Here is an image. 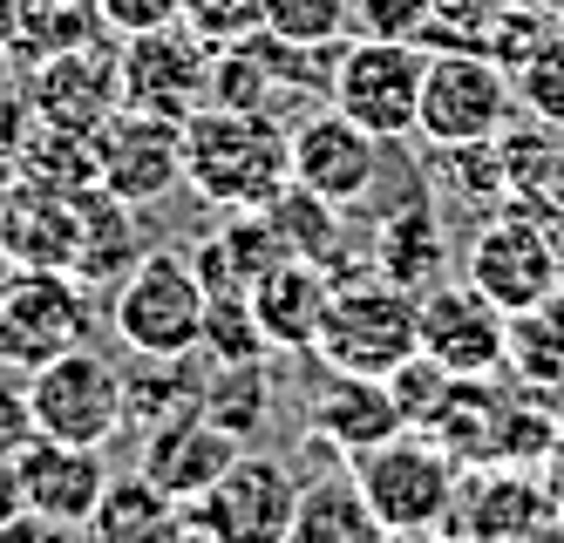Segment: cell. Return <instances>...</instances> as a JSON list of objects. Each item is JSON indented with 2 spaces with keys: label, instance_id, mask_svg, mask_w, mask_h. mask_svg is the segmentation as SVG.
Returning <instances> with one entry per match:
<instances>
[{
  "label": "cell",
  "instance_id": "obj_33",
  "mask_svg": "<svg viewBox=\"0 0 564 543\" xmlns=\"http://www.w3.org/2000/svg\"><path fill=\"white\" fill-rule=\"evenodd\" d=\"M197 354H205L212 367H231V360H265V333L252 319V292L246 300H212L205 313V340H197Z\"/></svg>",
  "mask_w": 564,
  "mask_h": 543
},
{
  "label": "cell",
  "instance_id": "obj_11",
  "mask_svg": "<svg viewBox=\"0 0 564 543\" xmlns=\"http://www.w3.org/2000/svg\"><path fill=\"white\" fill-rule=\"evenodd\" d=\"M28 109L55 122V130H75V137H96L102 122L123 109V41H75V48L34 62L28 75Z\"/></svg>",
  "mask_w": 564,
  "mask_h": 543
},
{
  "label": "cell",
  "instance_id": "obj_42",
  "mask_svg": "<svg viewBox=\"0 0 564 543\" xmlns=\"http://www.w3.org/2000/svg\"><path fill=\"white\" fill-rule=\"evenodd\" d=\"M551 503H557V523H564V448H557V469H551Z\"/></svg>",
  "mask_w": 564,
  "mask_h": 543
},
{
  "label": "cell",
  "instance_id": "obj_1",
  "mask_svg": "<svg viewBox=\"0 0 564 543\" xmlns=\"http://www.w3.org/2000/svg\"><path fill=\"white\" fill-rule=\"evenodd\" d=\"M286 116H246L205 102L184 122V184L212 211H265L293 184V150H286Z\"/></svg>",
  "mask_w": 564,
  "mask_h": 543
},
{
  "label": "cell",
  "instance_id": "obj_23",
  "mask_svg": "<svg viewBox=\"0 0 564 543\" xmlns=\"http://www.w3.org/2000/svg\"><path fill=\"white\" fill-rule=\"evenodd\" d=\"M75 211H83V245H75V279H83L89 292L96 285H123V272L143 259L137 245V204L109 197L102 184H89L83 197H75Z\"/></svg>",
  "mask_w": 564,
  "mask_h": 543
},
{
  "label": "cell",
  "instance_id": "obj_40",
  "mask_svg": "<svg viewBox=\"0 0 564 543\" xmlns=\"http://www.w3.org/2000/svg\"><path fill=\"white\" fill-rule=\"evenodd\" d=\"M544 225H551V245H557V265H564V197L544 191Z\"/></svg>",
  "mask_w": 564,
  "mask_h": 543
},
{
  "label": "cell",
  "instance_id": "obj_10",
  "mask_svg": "<svg viewBox=\"0 0 564 543\" xmlns=\"http://www.w3.org/2000/svg\"><path fill=\"white\" fill-rule=\"evenodd\" d=\"M300 510V476L279 455L246 448L238 463L191 503V530L205 543H286Z\"/></svg>",
  "mask_w": 564,
  "mask_h": 543
},
{
  "label": "cell",
  "instance_id": "obj_43",
  "mask_svg": "<svg viewBox=\"0 0 564 543\" xmlns=\"http://www.w3.org/2000/svg\"><path fill=\"white\" fill-rule=\"evenodd\" d=\"M8 75H14V55H8V48H0V89H8Z\"/></svg>",
  "mask_w": 564,
  "mask_h": 543
},
{
  "label": "cell",
  "instance_id": "obj_26",
  "mask_svg": "<svg viewBox=\"0 0 564 543\" xmlns=\"http://www.w3.org/2000/svg\"><path fill=\"white\" fill-rule=\"evenodd\" d=\"M557 517V503H551V482H531V476H510L503 463H497V476L482 482V489H469V536L476 543H523L531 530H544Z\"/></svg>",
  "mask_w": 564,
  "mask_h": 543
},
{
  "label": "cell",
  "instance_id": "obj_2",
  "mask_svg": "<svg viewBox=\"0 0 564 543\" xmlns=\"http://www.w3.org/2000/svg\"><path fill=\"white\" fill-rule=\"evenodd\" d=\"M205 313H212V292L197 279L191 252H171L156 245L143 252L123 285L109 292V333L123 340L137 360H184L205 340Z\"/></svg>",
  "mask_w": 564,
  "mask_h": 543
},
{
  "label": "cell",
  "instance_id": "obj_32",
  "mask_svg": "<svg viewBox=\"0 0 564 543\" xmlns=\"http://www.w3.org/2000/svg\"><path fill=\"white\" fill-rule=\"evenodd\" d=\"M510 75H517V109L564 137V28L544 41L538 55H523Z\"/></svg>",
  "mask_w": 564,
  "mask_h": 543
},
{
  "label": "cell",
  "instance_id": "obj_15",
  "mask_svg": "<svg viewBox=\"0 0 564 543\" xmlns=\"http://www.w3.org/2000/svg\"><path fill=\"white\" fill-rule=\"evenodd\" d=\"M286 150H293V184L313 191V197H327V204H340V211L360 204L375 191V177H381V137H368L334 102L300 116L286 130Z\"/></svg>",
  "mask_w": 564,
  "mask_h": 543
},
{
  "label": "cell",
  "instance_id": "obj_17",
  "mask_svg": "<svg viewBox=\"0 0 564 543\" xmlns=\"http://www.w3.org/2000/svg\"><path fill=\"white\" fill-rule=\"evenodd\" d=\"M238 455H246V442L225 435L218 422H205V414H171V422H156L143 428V455H137V469L156 482V489H171L177 503H197Z\"/></svg>",
  "mask_w": 564,
  "mask_h": 543
},
{
  "label": "cell",
  "instance_id": "obj_44",
  "mask_svg": "<svg viewBox=\"0 0 564 543\" xmlns=\"http://www.w3.org/2000/svg\"><path fill=\"white\" fill-rule=\"evenodd\" d=\"M557 422H564V408H557ZM557 448H564V435H557Z\"/></svg>",
  "mask_w": 564,
  "mask_h": 543
},
{
  "label": "cell",
  "instance_id": "obj_38",
  "mask_svg": "<svg viewBox=\"0 0 564 543\" xmlns=\"http://www.w3.org/2000/svg\"><path fill=\"white\" fill-rule=\"evenodd\" d=\"M0 543H83V530L48 523V517H34V510H14L8 523H0Z\"/></svg>",
  "mask_w": 564,
  "mask_h": 543
},
{
  "label": "cell",
  "instance_id": "obj_34",
  "mask_svg": "<svg viewBox=\"0 0 564 543\" xmlns=\"http://www.w3.org/2000/svg\"><path fill=\"white\" fill-rule=\"evenodd\" d=\"M177 21L205 41V48H231V41H252L265 28V8L259 0H184Z\"/></svg>",
  "mask_w": 564,
  "mask_h": 543
},
{
  "label": "cell",
  "instance_id": "obj_16",
  "mask_svg": "<svg viewBox=\"0 0 564 543\" xmlns=\"http://www.w3.org/2000/svg\"><path fill=\"white\" fill-rule=\"evenodd\" d=\"M14 482H21V510L83 530L89 510L102 503V489H109V463H102V448H75V442H55V435H28L14 448Z\"/></svg>",
  "mask_w": 564,
  "mask_h": 543
},
{
  "label": "cell",
  "instance_id": "obj_25",
  "mask_svg": "<svg viewBox=\"0 0 564 543\" xmlns=\"http://www.w3.org/2000/svg\"><path fill=\"white\" fill-rule=\"evenodd\" d=\"M89 34H102L96 0H0V48L14 62H48Z\"/></svg>",
  "mask_w": 564,
  "mask_h": 543
},
{
  "label": "cell",
  "instance_id": "obj_29",
  "mask_svg": "<svg viewBox=\"0 0 564 543\" xmlns=\"http://www.w3.org/2000/svg\"><path fill=\"white\" fill-rule=\"evenodd\" d=\"M265 218L279 225V238H286L293 259H313V265H327V272L340 265V252H347V218H340V204H327V197L286 184V191L265 204Z\"/></svg>",
  "mask_w": 564,
  "mask_h": 543
},
{
  "label": "cell",
  "instance_id": "obj_24",
  "mask_svg": "<svg viewBox=\"0 0 564 543\" xmlns=\"http://www.w3.org/2000/svg\"><path fill=\"white\" fill-rule=\"evenodd\" d=\"M286 543H394V536L381 530L375 503L360 496L354 469H340V476H319V482L300 489V510H293Z\"/></svg>",
  "mask_w": 564,
  "mask_h": 543
},
{
  "label": "cell",
  "instance_id": "obj_28",
  "mask_svg": "<svg viewBox=\"0 0 564 543\" xmlns=\"http://www.w3.org/2000/svg\"><path fill=\"white\" fill-rule=\"evenodd\" d=\"M510 381L564 401V292L510 319Z\"/></svg>",
  "mask_w": 564,
  "mask_h": 543
},
{
  "label": "cell",
  "instance_id": "obj_18",
  "mask_svg": "<svg viewBox=\"0 0 564 543\" xmlns=\"http://www.w3.org/2000/svg\"><path fill=\"white\" fill-rule=\"evenodd\" d=\"M75 245H83V211H75V197L21 177L8 191V204H0V259L28 265V272H68Z\"/></svg>",
  "mask_w": 564,
  "mask_h": 543
},
{
  "label": "cell",
  "instance_id": "obj_45",
  "mask_svg": "<svg viewBox=\"0 0 564 543\" xmlns=\"http://www.w3.org/2000/svg\"><path fill=\"white\" fill-rule=\"evenodd\" d=\"M557 28H564V0H557Z\"/></svg>",
  "mask_w": 564,
  "mask_h": 543
},
{
  "label": "cell",
  "instance_id": "obj_7",
  "mask_svg": "<svg viewBox=\"0 0 564 543\" xmlns=\"http://www.w3.org/2000/svg\"><path fill=\"white\" fill-rule=\"evenodd\" d=\"M28 422L34 435H55L75 448H109L130 428V401H123V367L96 347H75L48 367L28 373Z\"/></svg>",
  "mask_w": 564,
  "mask_h": 543
},
{
  "label": "cell",
  "instance_id": "obj_21",
  "mask_svg": "<svg viewBox=\"0 0 564 543\" xmlns=\"http://www.w3.org/2000/svg\"><path fill=\"white\" fill-rule=\"evenodd\" d=\"M401 428H409V414H401L394 388L368 381V373H334V381L319 388V401H313V435L327 448H340L347 463H360L368 448L394 442Z\"/></svg>",
  "mask_w": 564,
  "mask_h": 543
},
{
  "label": "cell",
  "instance_id": "obj_14",
  "mask_svg": "<svg viewBox=\"0 0 564 543\" xmlns=\"http://www.w3.org/2000/svg\"><path fill=\"white\" fill-rule=\"evenodd\" d=\"M123 102L150 109V116H171V122H191L212 102V48L184 21L123 34Z\"/></svg>",
  "mask_w": 564,
  "mask_h": 543
},
{
  "label": "cell",
  "instance_id": "obj_20",
  "mask_svg": "<svg viewBox=\"0 0 564 543\" xmlns=\"http://www.w3.org/2000/svg\"><path fill=\"white\" fill-rule=\"evenodd\" d=\"M368 265L388 279V285H401V292H435L442 279H449V225H442V211L429 197H415V204H394V211L375 225V238H368Z\"/></svg>",
  "mask_w": 564,
  "mask_h": 543
},
{
  "label": "cell",
  "instance_id": "obj_36",
  "mask_svg": "<svg viewBox=\"0 0 564 543\" xmlns=\"http://www.w3.org/2000/svg\"><path fill=\"white\" fill-rule=\"evenodd\" d=\"M503 0H435V21H429V48H482L497 28Z\"/></svg>",
  "mask_w": 564,
  "mask_h": 543
},
{
  "label": "cell",
  "instance_id": "obj_8",
  "mask_svg": "<svg viewBox=\"0 0 564 543\" xmlns=\"http://www.w3.org/2000/svg\"><path fill=\"white\" fill-rule=\"evenodd\" d=\"M75 347H89V285L75 272H28L14 265L0 279V367L21 381Z\"/></svg>",
  "mask_w": 564,
  "mask_h": 543
},
{
  "label": "cell",
  "instance_id": "obj_31",
  "mask_svg": "<svg viewBox=\"0 0 564 543\" xmlns=\"http://www.w3.org/2000/svg\"><path fill=\"white\" fill-rule=\"evenodd\" d=\"M184 360H143L137 373H123V401H130L137 428H156V422H171V414L197 408V388H205V381H184Z\"/></svg>",
  "mask_w": 564,
  "mask_h": 543
},
{
  "label": "cell",
  "instance_id": "obj_39",
  "mask_svg": "<svg viewBox=\"0 0 564 543\" xmlns=\"http://www.w3.org/2000/svg\"><path fill=\"white\" fill-rule=\"evenodd\" d=\"M21 510V482H14V455H0V523Z\"/></svg>",
  "mask_w": 564,
  "mask_h": 543
},
{
  "label": "cell",
  "instance_id": "obj_41",
  "mask_svg": "<svg viewBox=\"0 0 564 543\" xmlns=\"http://www.w3.org/2000/svg\"><path fill=\"white\" fill-rule=\"evenodd\" d=\"M14 184H21V156L0 143V204H8V191H14Z\"/></svg>",
  "mask_w": 564,
  "mask_h": 543
},
{
  "label": "cell",
  "instance_id": "obj_5",
  "mask_svg": "<svg viewBox=\"0 0 564 543\" xmlns=\"http://www.w3.org/2000/svg\"><path fill=\"white\" fill-rule=\"evenodd\" d=\"M354 482L375 503V517H381L388 536H429V530H442V523L456 517V496H463L456 455L442 448L435 435H422V428H401L394 442L368 448L354 463Z\"/></svg>",
  "mask_w": 564,
  "mask_h": 543
},
{
  "label": "cell",
  "instance_id": "obj_3",
  "mask_svg": "<svg viewBox=\"0 0 564 543\" xmlns=\"http://www.w3.org/2000/svg\"><path fill=\"white\" fill-rule=\"evenodd\" d=\"M319 367L327 373H368V381H388L401 360L422 354V300L415 292L375 279H334V300L327 319H319V340H313Z\"/></svg>",
  "mask_w": 564,
  "mask_h": 543
},
{
  "label": "cell",
  "instance_id": "obj_19",
  "mask_svg": "<svg viewBox=\"0 0 564 543\" xmlns=\"http://www.w3.org/2000/svg\"><path fill=\"white\" fill-rule=\"evenodd\" d=\"M327 300H334V272L313 259H279L272 272L252 279V319L272 354H313Z\"/></svg>",
  "mask_w": 564,
  "mask_h": 543
},
{
  "label": "cell",
  "instance_id": "obj_6",
  "mask_svg": "<svg viewBox=\"0 0 564 543\" xmlns=\"http://www.w3.org/2000/svg\"><path fill=\"white\" fill-rule=\"evenodd\" d=\"M517 122V75L482 55V48H429L422 75V109H415V137L435 150L456 143H490Z\"/></svg>",
  "mask_w": 564,
  "mask_h": 543
},
{
  "label": "cell",
  "instance_id": "obj_22",
  "mask_svg": "<svg viewBox=\"0 0 564 543\" xmlns=\"http://www.w3.org/2000/svg\"><path fill=\"white\" fill-rule=\"evenodd\" d=\"M83 530L89 543H191V503H177L171 489H156L143 469H130V476H109Z\"/></svg>",
  "mask_w": 564,
  "mask_h": 543
},
{
  "label": "cell",
  "instance_id": "obj_37",
  "mask_svg": "<svg viewBox=\"0 0 564 543\" xmlns=\"http://www.w3.org/2000/svg\"><path fill=\"white\" fill-rule=\"evenodd\" d=\"M184 0H96V21L109 34H143V28H171Z\"/></svg>",
  "mask_w": 564,
  "mask_h": 543
},
{
  "label": "cell",
  "instance_id": "obj_13",
  "mask_svg": "<svg viewBox=\"0 0 564 543\" xmlns=\"http://www.w3.org/2000/svg\"><path fill=\"white\" fill-rule=\"evenodd\" d=\"M422 354L456 381H497L510 373V313L490 306L469 279H442L435 292H422Z\"/></svg>",
  "mask_w": 564,
  "mask_h": 543
},
{
  "label": "cell",
  "instance_id": "obj_9",
  "mask_svg": "<svg viewBox=\"0 0 564 543\" xmlns=\"http://www.w3.org/2000/svg\"><path fill=\"white\" fill-rule=\"evenodd\" d=\"M422 75H429V48H415V41H368V34H354L340 48V62H334L327 102L340 116H354L368 137L394 143V137L415 130Z\"/></svg>",
  "mask_w": 564,
  "mask_h": 543
},
{
  "label": "cell",
  "instance_id": "obj_4",
  "mask_svg": "<svg viewBox=\"0 0 564 543\" xmlns=\"http://www.w3.org/2000/svg\"><path fill=\"white\" fill-rule=\"evenodd\" d=\"M463 279L490 306H503L510 319L544 306L551 292H564V265H557V245H551V225H544V197H503L497 211L476 225Z\"/></svg>",
  "mask_w": 564,
  "mask_h": 543
},
{
  "label": "cell",
  "instance_id": "obj_35",
  "mask_svg": "<svg viewBox=\"0 0 564 543\" xmlns=\"http://www.w3.org/2000/svg\"><path fill=\"white\" fill-rule=\"evenodd\" d=\"M429 21H435V0H354V34H368V41H415V48H429Z\"/></svg>",
  "mask_w": 564,
  "mask_h": 543
},
{
  "label": "cell",
  "instance_id": "obj_27",
  "mask_svg": "<svg viewBox=\"0 0 564 543\" xmlns=\"http://www.w3.org/2000/svg\"><path fill=\"white\" fill-rule=\"evenodd\" d=\"M197 414H205V422H218L225 435H238V442L265 435V422H272V367H265V360L212 367V381L197 388Z\"/></svg>",
  "mask_w": 564,
  "mask_h": 543
},
{
  "label": "cell",
  "instance_id": "obj_12",
  "mask_svg": "<svg viewBox=\"0 0 564 543\" xmlns=\"http://www.w3.org/2000/svg\"><path fill=\"white\" fill-rule=\"evenodd\" d=\"M96 184L123 204H156L184 184V122L150 116V109H116L96 130Z\"/></svg>",
  "mask_w": 564,
  "mask_h": 543
},
{
  "label": "cell",
  "instance_id": "obj_30",
  "mask_svg": "<svg viewBox=\"0 0 564 543\" xmlns=\"http://www.w3.org/2000/svg\"><path fill=\"white\" fill-rule=\"evenodd\" d=\"M265 34L293 48H347L354 41V0H259Z\"/></svg>",
  "mask_w": 564,
  "mask_h": 543
}]
</instances>
